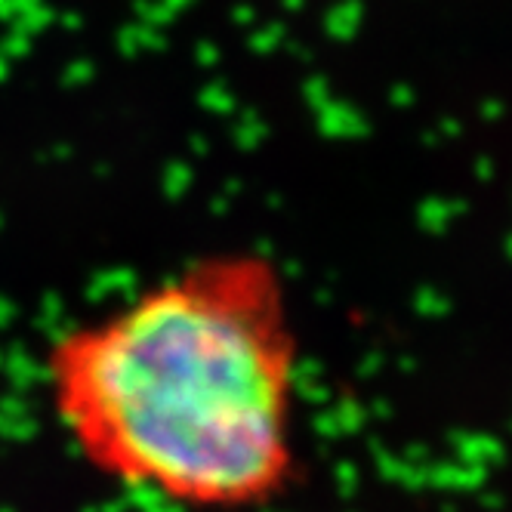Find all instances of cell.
Returning <instances> with one entry per match:
<instances>
[{
  "mask_svg": "<svg viewBox=\"0 0 512 512\" xmlns=\"http://www.w3.org/2000/svg\"><path fill=\"white\" fill-rule=\"evenodd\" d=\"M44 383L99 479L192 512L294 494L300 337L278 266L219 250L50 343Z\"/></svg>",
  "mask_w": 512,
  "mask_h": 512,
  "instance_id": "cell-1",
  "label": "cell"
}]
</instances>
